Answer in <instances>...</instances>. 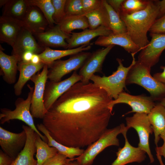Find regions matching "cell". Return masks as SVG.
<instances>
[{"label": "cell", "instance_id": "obj_1", "mask_svg": "<svg viewBox=\"0 0 165 165\" xmlns=\"http://www.w3.org/2000/svg\"><path fill=\"white\" fill-rule=\"evenodd\" d=\"M113 99L93 82L73 85L47 111L42 124L57 142L69 147L88 146L107 129Z\"/></svg>", "mask_w": 165, "mask_h": 165}, {"label": "cell", "instance_id": "obj_2", "mask_svg": "<svg viewBox=\"0 0 165 165\" xmlns=\"http://www.w3.org/2000/svg\"><path fill=\"white\" fill-rule=\"evenodd\" d=\"M160 13L157 1H150L144 9L130 14L120 13L127 33L132 40L141 50L149 43L147 33Z\"/></svg>", "mask_w": 165, "mask_h": 165}, {"label": "cell", "instance_id": "obj_3", "mask_svg": "<svg viewBox=\"0 0 165 165\" xmlns=\"http://www.w3.org/2000/svg\"><path fill=\"white\" fill-rule=\"evenodd\" d=\"M151 69L136 61L128 72L126 84L139 85L148 91L155 101H161L165 97V84L158 81L151 75Z\"/></svg>", "mask_w": 165, "mask_h": 165}, {"label": "cell", "instance_id": "obj_4", "mask_svg": "<svg viewBox=\"0 0 165 165\" xmlns=\"http://www.w3.org/2000/svg\"><path fill=\"white\" fill-rule=\"evenodd\" d=\"M128 130L123 123L107 129L97 140L88 146L81 156L73 160H75L78 165H91L96 157L106 148L111 146H119L118 135Z\"/></svg>", "mask_w": 165, "mask_h": 165}, {"label": "cell", "instance_id": "obj_5", "mask_svg": "<svg viewBox=\"0 0 165 165\" xmlns=\"http://www.w3.org/2000/svg\"><path fill=\"white\" fill-rule=\"evenodd\" d=\"M133 60L128 67H124L120 59L117 58L119 65L116 71L111 75L102 77L93 75L90 79L96 86L104 90L111 98L116 99L126 87V81L128 72L136 62L134 55H132Z\"/></svg>", "mask_w": 165, "mask_h": 165}, {"label": "cell", "instance_id": "obj_6", "mask_svg": "<svg viewBox=\"0 0 165 165\" xmlns=\"http://www.w3.org/2000/svg\"><path fill=\"white\" fill-rule=\"evenodd\" d=\"M27 86L29 90L27 98H18L15 101V108L13 110L6 108L0 109V122L3 124L10 120L18 119L25 123L41 137L42 139L47 142V139L42 135L35 126L33 117L30 112V107L34 92V87L29 84Z\"/></svg>", "mask_w": 165, "mask_h": 165}, {"label": "cell", "instance_id": "obj_7", "mask_svg": "<svg viewBox=\"0 0 165 165\" xmlns=\"http://www.w3.org/2000/svg\"><path fill=\"white\" fill-rule=\"evenodd\" d=\"M91 54L82 52L72 55L67 60H57L48 65V79L56 82L61 81L65 75L80 68Z\"/></svg>", "mask_w": 165, "mask_h": 165}, {"label": "cell", "instance_id": "obj_8", "mask_svg": "<svg viewBox=\"0 0 165 165\" xmlns=\"http://www.w3.org/2000/svg\"><path fill=\"white\" fill-rule=\"evenodd\" d=\"M126 127L128 129L134 128L139 138L138 147L144 151L148 155L151 163L154 159L150 148L149 137L153 130L149 121L148 115L144 113H135L132 116L126 118Z\"/></svg>", "mask_w": 165, "mask_h": 165}, {"label": "cell", "instance_id": "obj_9", "mask_svg": "<svg viewBox=\"0 0 165 165\" xmlns=\"http://www.w3.org/2000/svg\"><path fill=\"white\" fill-rule=\"evenodd\" d=\"M48 71V65L45 64L41 72L34 75L30 79L34 84L30 107L33 118L42 119L47 112L44 105V96Z\"/></svg>", "mask_w": 165, "mask_h": 165}, {"label": "cell", "instance_id": "obj_10", "mask_svg": "<svg viewBox=\"0 0 165 165\" xmlns=\"http://www.w3.org/2000/svg\"><path fill=\"white\" fill-rule=\"evenodd\" d=\"M81 76L76 71L69 78L59 82H47L44 93V102L48 111L54 102L75 83L80 81Z\"/></svg>", "mask_w": 165, "mask_h": 165}, {"label": "cell", "instance_id": "obj_11", "mask_svg": "<svg viewBox=\"0 0 165 165\" xmlns=\"http://www.w3.org/2000/svg\"><path fill=\"white\" fill-rule=\"evenodd\" d=\"M154 101L151 96L143 95H133L123 91L119 94L117 99L113 100L109 104V107L112 111L116 105L124 103L129 105L132 108V110L126 114L133 112L148 114L156 105Z\"/></svg>", "mask_w": 165, "mask_h": 165}, {"label": "cell", "instance_id": "obj_12", "mask_svg": "<svg viewBox=\"0 0 165 165\" xmlns=\"http://www.w3.org/2000/svg\"><path fill=\"white\" fill-rule=\"evenodd\" d=\"M24 130L19 133L8 131L0 127V145L2 150L14 160L24 148L27 141Z\"/></svg>", "mask_w": 165, "mask_h": 165}, {"label": "cell", "instance_id": "obj_13", "mask_svg": "<svg viewBox=\"0 0 165 165\" xmlns=\"http://www.w3.org/2000/svg\"><path fill=\"white\" fill-rule=\"evenodd\" d=\"M151 41L141 50L138 61L151 68L159 61L165 49V35L150 34Z\"/></svg>", "mask_w": 165, "mask_h": 165}, {"label": "cell", "instance_id": "obj_14", "mask_svg": "<svg viewBox=\"0 0 165 165\" xmlns=\"http://www.w3.org/2000/svg\"><path fill=\"white\" fill-rule=\"evenodd\" d=\"M114 46L111 45L91 53L80 68L79 74L82 78L81 82L88 83L94 73L101 72L103 64L106 56Z\"/></svg>", "mask_w": 165, "mask_h": 165}, {"label": "cell", "instance_id": "obj_15", "mask_svg": "<svg viewBox=\"0 0 165 165\" xmlns=\"http://www.w3.org/2000/svg\"><path fill=\"white\" fill-rule=\"evenodd\" d=\"M33 35L23 27L12 46V54L19 57V62L23 54L26 51H30L34 54H39L44 50L45 47L38 43Z\"/></svg>", "mask_w": 165, "mask_h": 165}, {"label": "cell", "instance_id": "obj_16", "mask_svg": "<svg viewBox=\"0 0 165 165\" xmlns=\"http://www.w3.org/2000/svg\"><path fill=\"white\" fill-rule=\"evenodd\" d=\"M39 43L44 47H61L67 49L68 43L66 41L71 34L62 31L58 24L49 27L45 31L34 35Z\"/></svg>", "mask_w": 165, "mask_h": 165}, {"label": "cell", "instance_id": "obj_17", "mask_svg": "<svg viewBox=\"0 0 165 165\" xmlns=\"http://www.w3.org/2000/svg\"><path fill=\"white\" fill-rule=\"evenodd\" d=\"M128 130L123 133L125 138V144L123 148H119L116 152L117 158L111 165H125L133 162L140 163L145 159L146 152L139 147H134L128 141L127 133Z\"/></svg>", "mask_w": 165, "mask_h": 165}, {"label": "cell", "instance_id": "obj_18", "mask_svg": "<svg viewBox=\"0 0 165 165\" xmlns=\"http://www.w3.org/2000/svg\"><path fill=\"white\" fill-rule=\"evenodd\" d=\"M22 128L27 135L25 145L11 165H37V160L34 158V155L36 152V132L28 126L23 125Z\"/></svg>", "mask_w": 165, "mask_h": 165}, {"label": "cell", "instance_id": "obj_19", "mask_svg": "<svg viewBox=\"0 0 165 165\" xmlns=\"http://www.w3.org/2000/svg\"><path fill=\"white\" fill-rule=\"evenodd\" d=\"M112 33L110 29L102 26L95 29L88 28L80 32H72L70 37L66 40L68 43L67 49L88 44L92 39L97 37L107 36Z\"/></svg>", "mask_w": 165, "mask_h": 165}, {"label": "cell", "instance_id": "obj_20", "mask_svg": "<svg viewBox=\"0 0 165 165\" xmlns=\"http://www.w3.org/2000/svg\"><path fill=\"white\" fill-rule=\"evenodd\" d=\"M94 43L96 45L105 47L111 45H118L131 54L135 55L140 50L139 48L127 32L117 34L112 33L107 36H99Z\"/></svg>", "mask_w": 165, "mask_h": 165}, {"label": "cell", "instance_id": "obj_21", "mask_svg": "<svg viewBox=\"0 0 165 165\" xmlns=\"http://www.w3.org/2000/svg\"><path fill=\"white\" fill-rule=\"evenodd\" d=\"M23 27L33 35L46 31L49 27L46 18L37 7L30 6L28 12L22 21Z\"/></svg>", "mask_w": 165, "mask_h": 165}, {"label": "cell", "instance_id": "obj_22", "mask_svg": "<svg viewBox=\"0 0 165 165\" xmlns=\"http://www.w3.org/2000/svg\"><path fill=\"white\" fill-rule=\"evenodd\" d=\"M22 22L1 16L0 17V41L12 47L22 30Z\"/></svg>", "mask_w": 165, "mask_h": 165}, {"label": "cell", "instance_id": "obj_23", "mask_svg": "<svg viewBox=\"0 0 165 165\" xmlns=\"http://www.w3.org/2000/svg\"><path fill=\"white\" fill-rule=\"evenodd\" d=\"M147 115L154 133V142L157 147L160 138L165 136V107L160 103L156 104Z\"/></svg>", "mask_w": 165, "mask_h": 165}, {"label": "cell", "instance_id": "obj_24", "mask_svg": "<svg viewBox=\"0 0 165 165\" xmlns=\"http://www.w3.org/2000/svg\"><path fill=\"white\" fill-rule=\"evenodd\" d=\"M19 61L17 56L8 55L0 50V73L7 83L12 84L15 82Z\"/></svg>", "mask_w": 165, "mask_h": 165}, {"label": "cell", "instance_id": "obj_25", "mask_svg": "<svg viewBox=\"0 0 165 165\" xmlns=\"http://www.w3.org/2000/svg\"><path fill=\"white\" fill-rule=\"evenodd\" d=\"M45 64L42 62L35 64L31 62L18 63V70L20 74L19 79L14 86L15 94L20 96L25 84L37 72L43 68Z\"/></svg>", "mask_w": 165, "mask_h": 165}, {"label": "cell", "instance_id": "obj_26", "mask_svg": "<svg viewBox=\"0 0 165 165\" xmlns=\"http://www.w3.org/2000/svg\"><path fill=\"white\" fill-rule=\"evenodd\" d=\"M92 44L81 46L76 48L64 50H55L49 47H45L44 50L39 54L41 62L48 65L66 56L74 55L90 50Z\"/></svg>", "mask_w": 165, "mask_h": 165}, {"label": "cell", "instance_id": "obj_27", "mask_svg": "<svg viewBox=\"0 0 165 165\" xmlns=\"http://www.w3.org/2000/svg\"><path fill=\"white\" fill-rule=\"evenodd\" d=\"M30 7L27 0H8L2 16L22 22Z\"/></svg>", "mask_w": 165, "mask_h": 165}, {"label": "cell", "instance_id": "obj_28", "mask_svg": "<svg viewBox=\"0 0 165 165\" xmlns=\"http://www.w3.org/2000/svg\"><path fill=\"white\" fill-rule=\"evenodd\" d=\"M36 127L46 137L48 145L56 148L58 153L65 156L67 158L73 160L75 156H79L83 153L84 151L83 149L79 147H68L57 141L51 136L42 123L38 124Z\"/></svg>", "mask_w": 165, "mask_h": 165}, {"label": "cell", "instance_id": "obj_29", "mask_svg": "<svg viewBox=\"0 0 165 165\" xmlns=\"http://www.w3.org/2000/svg\"><path fill=\"white\" fill-rule=\"evenodd\" d=\"M61 30L65 33L71 34L75 29L83 30L89 28L87 19L84 15L65 16L58 24Z\"/></svg>", "mask_w": 165, "mask_h": 165}, {"label": "cell", "instance_id": "obj_30", "mask_svg": "<svg viewBox=\"0 0 165 165\" xmlns=\"http://www.w3.org/2000/svg\"><path fill=\"white\" fill-rule=\"evenodd\" d=\"M35 145L37 165H42L47 160L55 156L58 153L55 148L49 146L40 136L36 133Z\"/></svg>", "mask_w": 165, "mask_h": 165}, {"label": "cell", "instance_id": "obj_31", "mask_svg": "<svg viewBox=\"0 0 165 165\" xmlns=\"http://www.w3.org/2000/svg\"><path fill=\"white\" fill-rule=\"evenodd\" d=\"M87 19L89 29H94L100 26L109 28L108 16L102 0L101 6L98 9L84 15Z\"/></svg>", "mask_w": 165, "mask_h": 165}, {"label": "cell", "instance_id": "obj_32", "mask_svg": "<svg viewBox=\"0 0 165 165\" xmlns=\"http://www.w3.org/2000/svg\"><path fill=\"white\" fill-rule=\"evenodd\" d=\"M102 2L108 14L109 28L114 34H121L127 32L126 25L119 15L116 13L106 0Z\"/></svg>", "mask_w": 165, "mask_h": 165}, {"label": "cell", "instance_id": "obj_33", "mask_svg": "<svg viewBox=\"0 0 165 165\" xmlns=\"http://www.w3.org/2000/svg\"><path fill=\"white\" fill-rule=\"evenodd\" d=\"M30 6L38 8L47 20L49 27H52L55 23L53 17L54 8L51 0H27Z\"/></svg>", "mask_w": 165, "mask_h": 165}, {"label": "cell", "instance_id": "obj_34", "mask_svg": "<svg viewBox=\"0 0 165 165\" xmlns=\"http://www.w3.org/2000/svg\"><path fill=\"white\" fill-rule=\"evenodd\" d=\"M149 2V0H125L120 13L130 14L141 11L147 7Z\"/></svg>", "mask_w": 165, "mask_h": 165}, {"label": "cell", "instance_id": "obj_35", "mask_svg": "<svg viewBox=\"0 0 165 165\" xmlns=\"http://www.w3.org/2000/svg\"><path fill=\"white\" fill-rule=\"evenodd\" d=\"M65 16L83 15L81 0H66Z\"/></svg>", "mask_w": 165, "mask_h": 165}, {"label": "cell", "instance_id": "obj_36", "mask_svg": "<svg viewBox=\"0 0 165 165\" xmlns=\"http://www.w3.org/2000/svg\"><path fill=\"white\" fill-rule=\"evenodd\" d=\"M54 8L53 18L56 24H59L65 16V5L66 0H51Z\"/></svg>", "mask_w": 165, "mask_h": 165}, {"label": "cell", "instance_id": "obj_37", "mask_svg": "<svg viewBox=\"0 0 165 165\" xmlns=\"http://www.w3.org/2000/svg\"><path fill=\"white\" fill-rule=\"evenodd\" d=\"M149 31L150 34L165 35V13L156 20Z\"/></svg>", "mask_w": 165, "mask_h": 165}, {"label": "cell", "instance_id": "obj_38", "mask_svg": "<svg viewBox=\"0 0 165 165\" xmlns=\"http://www.w3.org/2000/svg\"><path fill=\"white\" fill-rule=\"evenodd\" d=\"M83 15L99 8L102 5V0H81Z\"/></svg>", "mask_w": 165, "mask_h": 165}, {"label": "cell", "instance_id": "obj_39", "mask_svg": "<svg viewBox=\"0 0 165 165\" xmlns=\"http://www.w3.org/2000/svg\"><path fill=\"white\" fill-rule=\"evenodd\" d=\"M73 160L58 153L53 157L46 160L42 165H63Z\"/></svg>", "mask_w": 165, "mask_h": 165}, {"label": "cell", "instance_id": "obj_40", "mask_svg": "<svg viewBox=\"0 0 165 165\" xmlns=\"http://www.w3.org/2000/svg\"><path fill=\"white\" fill-rule=\"evenodd\" d=\"M161 138L163 140V143L161 146L156 147V155L160 165H165V136Z\"/></svg>", "mask_w": 165, "mask_h": 165}, {"label": "cell", "instance_id": "obj_41", "mask_svg": "<svg viewBox=\"0 0 165 165\" xmlns=\"http://www.w3.org/2000/svg\"><path fill=\"white\" fill-rule=\"evenodd\" d=\"M14 160L12 158L0 149V165H11Z\"/></svg>", "mask_w": 165, "mask_h": 165}, {"label": "cell", "instance_id": "obj_42", "mask_svg": "<svg viewBox=\"0 0 165 165\" xmlns=\"http://www.w3.org/2000/svg\"><path fill=\"white\" fill-rule=\"evenodd\" d=\"M124 0H107V2L119 14L120 12L122 5Z\"/></svg>", "mask_w": 165, "mask_h": 165}, {"label": "cell", "instance_id": "obj_43", "mask_svg": "<svg viewBox=\"0 0 165 165\" xmlns=\"http://www.w3.org/2000/svg\"><path fill=\"white\" fill-rule=\"evenodd\" d=\"M160 68L163 72L155 73L153 77L158 81L165 84V66H161Z\"/></svg>", "mask_w": 165, "mask_h": 165}, {"label": "cell", "instance_id": "obj_44", "mask_svg": "<svg viewBox=\"0 0 165 165\" xmlns=\"http://www.w3.org/2000/svg\"><path fill=\"white\" fill-rule=\"evenodd\" d=\"M34 54L30 51H27L23 54L21 61L20 62H31L32 56Z\"/></svg>", "mask_w": 165, "mask_h": 165}, {"label": "cell", "instance_id": "obj_45", "mask_svg": "<svg viewBox=\"0 0 165 165\" xmlns=\"http://www.w3.org/2000/svg\"><path fill=\"white\" fill-rule=\"evenodd\" d=\"M157 2L159 7V17H160L165 13V0L157 1Z\"/></svg>", "mask_w": 165, "mask_h": 165}, {"label": "cell", "instance_id": "obj_46", "mask_svg": "<svg viewBox=\"0 0 165 165\" xmlns=\"http://www.w3.org/2000/svg\"><path fill=\"white\" fill-rule=\"evenodd\" d=\"M31 62L35 64H38L42 62L39 54H33Z\"/></svg>", "mask_w": 165, "mask_h": 165}, {"label": "cell", "instance_id": "obj_47", "mask_svg": "<svg viewBox=\"0 0 165 165\" xmlns=\"http://www.w3.org/2000/svg\"><path fill=\"white\" fill-rule=\"evenodd\" d=\"M8 0H0V7L4 6L8 2Z\"/></svg>", "mask_w": 165, "mask_h": 165}, {"label": "cell", "instance_id": "obj_48", "mask_svg": "<svg viewBox=\"0 0 165 165\" xmlns=\"http://www.w3.org/2000/svg\"><path fill=\"white\" fill-rule=\"evenodd\" d=\"M73 161H70L63 165H78L75 162H73Z\"/></svg>", "mask_w": 165, "mask_h": 165}, {"label": "cell", "instance_id": "obj_49", "mask_svg": "<svg viewBox=\"0 0 165 165\" xmlns=\"http://www.w3.org/2000/svg\"><path fill=\"white\" fill-rule=\"evenodd\" d=\"M160 103L165 107V97L160 101Z\"/></svg>", "mask_w": 165, "mask_h": 165}]
</instances>
